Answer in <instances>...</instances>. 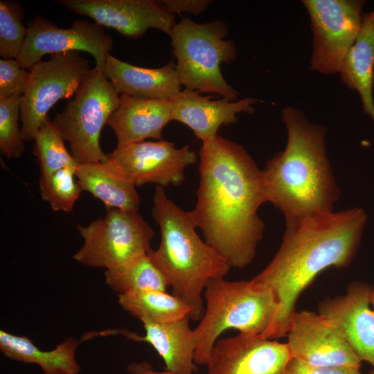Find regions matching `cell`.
<instances>
[{"label": "cell", "mask_w": 374, "mask_h": 374, "mask_svg": "<svg viewBox=\"0 0 374 374\" xmlns=\"http://www.w3.org/2000/svg\"><path fill=\"white\" fill-rule=\"evenodd\" d=\"M84 239L73 256L78 262L93 267L113 269L147 254L154 232L138 211L108 208L105 216L88 226L78 225Z\"/></svg>", "instance_id": "8"}, {"label": "cell", "mask_w": 374, "mask_h": 374, "mask_svg": "<svg viewBox=\"0 0 374 374\" xmlns=\"http://www.w3.org/2000/svg\"><path fill=\"white\" fill-rule=\"evenodd\" d=\"M281 244L252 279L269 288L278 303L271 339L286 337L302 292L323 270L348 266L359 246L367 214L362 208L286 220Z\"/></svg>", "instance_id": "2"}, {"label": "cell", "mask_w": 374, "mask_h": 374, "mask_svg": "<svg viewBox=\"0 0 374 374\" xmlns=\"http://www.w3.org/2000/svg\"><path fill=\"white\" fill-rule=\"evenodd\" d=\"M75 176L82 190L102 201L107 209L138 211L140 197L136 186L109 159L78 163Z\"/></svg>", "instance_id": "21"}, {"label": "cell", "mask_w": 374, "mask_h": 374, "mask_svg": "<svg viewBox=\"0 0 374 374\" xmlns=\"http://www.w3.org/2000/svg\"><path fill=\"white\" fill-rule=\"evenodd\" d=\"M21 97L0 98V150L8 159L19 158L25 150L19 126Z\"/></svg>", "instance_id": "29"}, {"label": "cell", "mask_w": 374, "mask_h": 374, "mask_svg": "<svg viewBox=\"0 0 374 374\" xmlns=\"http://www.w3.org/2000/svg\"><path fill=\"white\" fill-rule=\"evenodd\" d=\"M127 370L129 374H176L169 371H156L151 364L146 361L131 363L127 366Z\"/></svg>", "instance_id": "33"}, {"label": "cell", "mask_w": 374, "mask_h": 374, "mask_svg": "<svg viewBox=\"0 0 374 374\" xmlns=\"http://www.w3.org/2000/svg\"><path fill=\"white\" fill-rule=\"evenodd\" d=\"M372 287L353 282L341 296L326 298L319 314L328 321L358 358L370 364L374 374V311L370 303Z\"/></svg>", "instance_id": "16"}, {"label": "cell", "mask_w": 374, "mask_h": 374, "mask_svg": "<svg viewBox=\"0 0 374 374\" xmlns=\"http://www.w3.org/2000/svg\"><path fill=\"white\" fill-rule=\"evenodd\" d=\"M227 33L225 24L217 19L198 24L184 18L175 24L169 35L177 76L185 89L237 100L238 92L226 82L220 69L237 55L234 43L225 39Z\"/></svg>", "instance_id": "6"}, {"label": "cell", "mask_w": 374, "mask_h": 374, "mask_svg": "<svg viewBox=\"0 0 374 374\" xmlns=\"http://www.w3.org/2000/svg\"><path fill=\"white\" fill-rule=\"evenodd\" d=\"M118 303L140 321L170 323L190 317L191 308L182 300L164 291L146 290L118 294Z\"/></svg>", "instance_id": "24"}, {"label": "cell", "mask_w": 374, "mask_h": 374, "mask_svg": "<svg viewBox=\"0 0 374 374\" xmlns=\"http://www.w3.org/2000/svg\"><path fill=\"white\" fill-rule=\"evenodd\" d=\"M197 202L188 211L205 242L231 267L253 260L264 233L258 215L267 202L262 170L240 144L219 135L202 141Z\"/></svg>", "instance_id": "1"}, {"label": "cell", "mask_w": 374, "mask_h": 374, "mask_svg": "<svg viewBox=\"0 0 374 374\" xmlns=\"http://www.w3.org/2000/svg\"><path fill=\"white\" fill-rule=\"evenodd\" d=\"M285 374H362L360 369L346 367L312 366L291 359Z\"/></svg>", "instance_id": "31"}, {"label": "cell", "mask_w": 374, "mask_h": 374, "mask_svg": "<svg viewBox=\"0 0 374 374\" xmlns=\"http://www.w3.org/2000/svg\"><path fill=\"white\" fill-rule=\"evenodd\" d=\"M113 44L103 27L95 22L78 19L69 28H62L37 15L28 22L26 38L17 60L23 68L29 69L46 55L84 51L93 57L94 69L103 73Z\"/></svg>", "instance_id": "11"}, {"label": "cell", "mask_w": 374, "mask_h": 374, "mask_svg": "<svg viewBox=\"0 0 374 374\" xmlns=\"http://www.w3.org/2000/svg\"><path fill=\"white\" fill-rule=\"evenodd\" d=\"M170 121L171 101L121 95L107 125L116 136V147H123L150 138L161 140L163 129Z\"/></svg>", "instance_id": "18"}, {"label": "cell", "mask_w": 374, "mask_h": 374, "mask_svg": "<svg viewBox=\"0 0 374 374\" xmlns=\"http://www.w3.org/2000/svg\"><path fill=\"white\" fill-rule=\"evenodd\" d=\"M75 168L66 167L40 177L42 199L54 211L70 212L82 192L75 176Z\"/></svg>", "instance_id": "27"}, {"label": "cell", "mask_w": 374, "mask_h": 374, "mask_svg": "<svg viewBox=\"0 0 374 374\" xmlns=\"http://www.w3.org/2000/svg\"><path fill=\"white\" fill-rule=\"evenodd\" d=\"M152 217L161 231V242L148 253L172 287V294L192 310L199 321L205 306L204 292L209 280L225 277L231 266L197 233L189 212L169 199L161 186L153 196Z\"/></svg>", "instance_id": "4"}, {"label": "cell", "mask_w": 374, "mask_h": 374, "mask_svg": "<svg viewBox=\"0 0 374 374\" xmlns=\"http://www.w3.org/2000/svg\"><path fill=\"white\" fill-rule=\"evenodd\" d=\"M292 359L286 343L239 333L218 339L207 374H285Z\"/></svg>", "instance_id": "14"}, {"label": "cell", "mask_w": 374, "mask_h": 374, "mask_svg": "<svg viewBox=\"0 0 374 374\" xmlns=\"http://www.w3.org/2000/svg\"><path fill=\"white\" fill-rule=\"evenodd\" d=\"M78 15L88 17L103 27L124 37L137 39L150 28L170 34L175 25L174 15L159 1L152 0H58Z\"/></svg>", "instance_id": "15"}, {"label": "cell", "mask_w": 374, "mask_h": 374, "mask_svg": "<svg viewBox=\"0 0 374 374\" xmlns=\"http://www.w3.org/2000/svg\"><path fill=\"white\" fill-rule=\"evenodd\" d=\"M204 299L203 316L193 329L196 364L206 366L215 344L228 329L271 338L278 303L265 286L253 279L229 281L224 277L213 278L205 287Z\"/></svg>", "instance_id": "5"}, {"label": "cell", "mask_w": 374, "mask_h": 374, "mask_svg": "<svg viewBox=\"0 0 374 374\" xmlns=\"http://www.w3.org/2000/svg\"><path fill=\"white\" fill-rule=\"evenodd\" d=\"M106 283L118 294L146 290L166 292L169 283L148 253L105 272Z\"/></svg>", "instance_id": "25"}, {"label": "cell", "mask_w": 374, "mask_h": 374, "mask_svg": "<svg viewBox=\"0 0 374 374\" xmlns=\"http://www.w3.org/2000/svg\"><path fill=\"white\" fill-rule=\"evenodd\" d=\"M120 96L103 73L91 69L73 98L52 120L78 163L108 161L100 136L118 107Z\"/></svg>", "instance_id": "7"}, {"label": "cell", "mask_w": 374, "mask_h": 374, "mask_svg": "<svg viewBox=\"0 0 374 374\" xmlns=\"http://www.w3.org/2000/svg\"><path fill=\"white\" fill-rule=\"evenodd\" d=\"M281 118L286 146L262 170L267 202L285 220L333 211L340 190L327 157L326 129L290 106L283 108Z\"/></svg>", "instance_id": "3"}, {"label": "cell", "mask_w": 374, "mask_h": 374, "mask_svg": "<svg viewBox=\"0 0 374 374\" xmlns=\"http://www.w3.org/2000/svg\"><path fill=\"white\" fill-rule=\"evenodd\" d=\"M190 317L170 322L158 323L142 319L144 336L126 330L121 332L130 339L150 344L162 357L166 371L176 374H194L196 340L189 326Z\"/></svg>", "instance_id": "20"}, {"label": "cell", "mask_w": 374, "mask_h": 374, "mask_svg": "<svg viewBox=\"0 0 374 374\" xmlns=\"http://www.w3.org/2000/svg\"><path fill=\"white\" fill-rule=\"evenodd\" d=\"M108 158L136 186L156 184L164 188L184 181V171L196 162L197 154L189 145L177 148L174 143L160 140L116 147Z\"/></svg>", "instance_id": "12"}, {"label": "cell", "mask_w": 374, "mask_h": 374, "mask_svg": "<svg viewBox=\"0 0 374 374\" xmlns=\"http://www.w3.org/2000/svg\"><path fill=\"white\" fill-rule=\"evenodd\" d=\"M313 35L310 69L323 75L339 73L359 33L362 0H303Z\"/></svg>", "instance_id": "10"}, {"label": "cell", "mask_w": 374, "mask_h": 374, "mask_svg": "<svg viewBox=\"0 0 374 374\" xmlns=\"http://www.w3.org/2000/svg\"><path fill=\"white\" fill-rule=\"evenodd\" d=\"M24 17L20 3L0 1V55L3 59L17 58L27 32L22 23Z\"/></svg>", "instance_id": "28"}, {"label": "cell", "mask_w": 374, "mask_h": 374, "mask_svg": "<svg viewBox=\"0 0 374 374\" xmlns=\"http://www.w3.org/2000/svg\"><path fill=\"white\" fill-rule=\"evenodd\" d=\"M258 102L251 97L235 101L224 98L211 100L210 96L184 89L171 100L172 120L187 125L203 141L216 136L222 125L235 123L238 114L253 113V105Z\"/></svg>", "instance_id": "17"}, {"label": "cell", "mask_w": 374, "mask_h": 374, "mask_svg": "<svg viewBox=\"0 0 374 374\" xmlns=\"http://www.w3.org/2000/svg\"><path fill=\"white\" fill-rule=\"evenodd\" d=\"M103 74L120 95L171 101L182 91L173 60L162 67L148 69L132 65L109 54Z\"/></svg>", "instance_id": "19"}, {"label": "cell", "mask_w": 374, "mask_h": 374, "mask_svg": "<svg viewBox=\"0 0 374 374\" xmlns=\"http://www.w3.org/2000/svg\"><path fill=\"white\" fill-rule=\"evenodd\" d=\"M341 82L359 94L364 112L374 121V10L363 14L357 37L339 71Z\"/></svg>", "instance_id": "22"}, {"label": "cell", "mask_w": 374, "mask_h": 374, "mask_svg": "<svg viewBox=\"0 0 374 374\" xmlns=\"http://www.w3.org/2000/svg\"><path fill=\"white\" fill-rule=\"evenodd\" d=\"M370 303L372 309L374 311V288L372 287V290L370 292Z\"/></svg>", "instance_id": "34"}, {"label": "cell", "mask_w": 374, "mask_h": 374, "mask_svg": "<svg viewBox=\"0 0 374 374\" xmlns=\"http://www.w3.org/2000/svg\"><path fill=\"white\" fill-rule=\"evenodd\" d=\"M33 141V153L38 161L41 175L78 164L66 148L64 140L49 117L39 128Z\"/></svg>", "instance_id": "26"}, {"label": "cell", "mask_w": 374, "mask_h": 374, "mask_svg": "<svg viewBox=\"0 0 374 374\" xmlns=\"http://www.w3.org/2000/svg\"><path fill=\"white\" fill-rule=\"evenodd\" d=\"M163 8L169 13L174 15L188 12L199 15L204 11L213 2L210 0H162L159 1Z\"/></svg>", "instance_id": "32"}, {"label": "cell", "mask_w": 374, "mask_h": 374, "mask_svg": "<svg viewBox=\"0 0 374 374\" xmlns=\"http://www.w3.org/2000/svg\"><path fill=\"white\" fill-rule=\"evenodd\" d=\"M30 70L17 59L0 60V98L22 96L27 87Z\"/></svg>", "instance_id": "30"}, {"label": "cell", "mask_w": 374, "mask_h": 374, "mask_svg": "<svg viewBox=\"0 0 374 374\" xmlns=\"http://www.w3.org/2000/svg\"><path fill=\"white\" fill-rule=\"evenodd\" d=\"M29 70L20 102L24 141L34 140L49 110L60 100L74 95L91 69L79 52L70 51L51 55L48 60L38 62Z\"/></svg>", "instance_id": "9"}, {"label": "cell", "mask_w": 374, "mask_h": 374, "mask_svg": "<svg viewBox=\"0 0 374 374\" xmlns=\"http://www.w3.org/2000/svg\"><path fill=\"white\" fill-rule=\"evenodd\" d=\"M286 337L292 358L302 363L319 367L361 368V360L332 324L319 313L295 311Z\"/></svg>", "instance_id": "13"}, {"label": "cell", "mask_w": 374, "mask_h": 374, "mask_svg": "<svg viewBox=\"0 0 374 374\" xmlns=\"http://www.w3.org/2000/svg\"><path fill=\"white\" fill-rule=\"evenodd\" d=\"M80 341L69 337L53 350L37 348L27 337L0 330V350L7 357L28 364H35L43 374H78L80 367L75 359Z\"/></svg>", "instance_id": "23"}]
</instances>
